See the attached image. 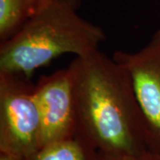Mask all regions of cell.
Instances as JSON below:
<instances>
[{"instance_id":"cell-1","label":"cell","mask_w":160,"mask_h":160,"mask_svg":"<svg viewBox=\"0 0 160 160\" xmlns=\"http://www.w3.org/2000/svg\"><path fill=\"white\" fill-rule=\"evenodd\" d=\"M69 67L77 103V135L102 154L148 150L142 117L126 69L100 50L76 57Z\"/></svg>"},{"instance_id":"cell-2","label":"cell","mask_w":160,"mask_h":160,"mask_svg":"<svg viewBox=\"0 0 160 160\" xmlns=\"http://www.w3.org/2000/svg\"><path fill=\"white\" fill-rule=\"evenodd\" d=\"M80 0H50L13 37L0 44V71L31 77L65 53L76 57L99 50L103 29L82 18Z\"/></svg>"},{"instance_id":"cell-3","label":"cell","mask_w":160,"mask_h":160,"mask_svg":"<svg viewBox=\"0 0 160 160\" xmlns=\"http://www.w3.org/2000/svg\"><path fill=\"white\" fill-rule=\"evenodd\" d=\"M40 148L35 84L27 75L0 71V154L26 160Z\"/></svg>"},{"instance_id":"cell-4","label":"cell","mask_w":160,"mask_h":160,"mask_svg":"<svg viewBox=\"0 0 160 160\" xmlns=\"http://www.w3.org/2000/svg\"><path fill=\"white\" fill-rule=\"evenodd\" d=\"M126 69L142 114L149 150L160 153V29L136 52H115Z\"/></svg>"},{"instance_id":"cell-5","label":"cell","mask_w":160,"mask_h":160,"mask_svg":"<svg viewBox=\"0 0 160 160\" xmlns=\"http://www.w3.org/2000/svg\"><path fill=\"white\" fill-rule=\"evenodd\" d=\"M35 96L41 118V147L77 135V103L69 67L40 77Z\"/></svg>"},{"instance_id":"cell-6","label":"cell","mask_w":160,"mask_h":160,"mask_svg":"<svg viewBox=\"0 0 160 160\" xmlns=\"http://www.w3.org/2000/svg\"><path fill=\"white\" fill-rule=\"evenodd\" d=\"M50 0H0V44L10 39Z\"/></svg>"},{"instance_id":"cell-7","label":"cell","mask_w":160,"mask_h":160,"mask_svg":"<svg viewBox=\"0 0 160 160\" xmlns=\"http://www.w3.org/2000/svg\"><path fill=\"white\" fill-rule=\"evenodd\" d=\"M26 160H99V152L78 135L49 142Z\"/></svg>"},{"instance_id":"cell-8","label":"cell","mask_w":160,"mask_h":160,"mask_svg":"<svg viewBox=\"0 0 160 160\" xmlns=\"http://www.w3.org/2000/svg\"><path fill=\"white\" fill-rule=\"evenodd\" d=\"M99 160H160V153L152 150H146L136 155H106L99 152Z\"/></svg>"},{"instance_id":"cell-9","label":"cell","mask_w":160,"mask_h":160,"mask_svg":"<svg viewBox=\"0 0 160 160\" xmlns=\"http://www.w3.org/2000/svg\"><path fill=\"white\" fill-rule=\"evenodd\" d=\"M0 160H18L12 157H10V156H7V155L5 154H0Z\"/></svg>"}]
</instances>
